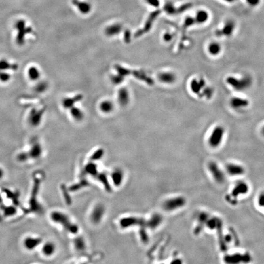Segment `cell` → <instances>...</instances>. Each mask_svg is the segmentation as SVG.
I'll list each match as a JSON object with an SVG mask.
<instances>
[{
    "label": "cell",
    "instance_id": "6da1fadb",
    "mask_svg": "<svg viewBox=\"0 0 264 264\" xmlns=\"http://www.w3.org/2000/svg\"><path fill=\"white\" fill-rule=\"evenodd\" d=\"M226 82L234 89L242 91L246 90L250 87L252 84V79L248 77L238 79L233 77H229L226 79Z\"/></svg>",
    "mask_w": 264,
    "mask_h": 264
},
{
    "label": "cell",
    "instance_id": "7a4b0ae2",
    "mask_svg": "<svg viewBox=\"0 0 264 264\" xmlns=\"http://www.w3.org/2000/svg\"><path fill=\"white\" fill-rule=\"evenodd\" d=\"M186 204V199L182 196L171 197L163 203V208L166 211L172 212L182 208Z\"/></svg>",
    "mask_w": 264,
    "mask_h": 264
},
{
    "label": "cell",
    "instance_id": "3957f363",
    "mask_svg": "<svg viewBox=\"0 0 264 264\" xmlns=\"http://www.w3.org/2000/svg\"><path fill=\"white\" fill-rule=\"evenodd\" d=\"M225 129L221 126H217L213 129L208 139V143L211 147L216 148L221 144L224 136Z\"/></svg>",
    "mask_w": 264,
    "mask_h": 264
},
{
    "label": "cell",
    "instance_id": "277c9868",
    "mask_svg": "<svg viewBox=\"0 0 264 264\" xmlns=\"http://www.w3.org/2000/svg\"><path fill=\"white\" fill-rule=\"evenodd\" d=\"M250 187L248 184L243 181L238 182L234 185L231 195L229 196L230 200H232L235 202L237 199L242 195H245L248 193Z\"/></svg>",
    "mask_w": 264,
    "mask_h": 264
},
{
    "label": "cell",
    "instance_id": "5b68a950",
    "mask_svg": "<svg viewBox=\"0 0 264 264\" xmlns=\"http://www.w3.org/2000/svg\"><path fill=\"white\" fill-rule=\"evenodd\" d=\"M208 169L212 177L217 183H223L226 181V176L221 168L215 162H210L208 165Z\"/></svg>",
    "mask_w": 264,
    "mask_h": 264
},
{
    "label": "cell",
    "instance_id": "8992f818",
    "mask_svg": "<svg viewBox=\"0 0 264 264\" xmlns=\"http://www.w3.org/2000/svg\"><path fill=\"white\" fill-rule=\"evenodd\" d=\"M226 172L232 177L240 176L245 173V168L236 163H229L226 167Z\"/></svg>",
    "mask_w": 264,
    "mask_h": 264
},
{
    "label": "cell",
    "instance_id": "52a82bcc",
    "mask_svg": "<svg viewBox=\"0 0 264 264\" xmlns=\"http://www.w3.org/2000/svg\"><path fill=\"white\" fill-rule=\"evenodd\" d=\"M42 243V239L39 237H26L24 239L23 244L24 247L28 251L36 249Z\"/></svg>",
    "mask_w": 264,
    "mask_h": 264
},
{
    "label": "cell",
    "instance_id": "ba28073f",
    "mask_svg": "<svg viewBox=\"0 0 264 264\" xmlns=\"http://www.w3.org/2000/svg\"><path fill=\"white\" fill-rule=\"evenodd\" d=\"M130 94L126 88L120 89L117 93V102L121 106H126L130 102Z\"/></svg>",
    "mask_w": 264,
    "mask_h": 264
},
{
    "label": "cell",
    "instance_id": "9c48e42d",
    "mask_svg": "<svg viewBox=\"0 0 264 264\" xmlns=\"http://www.w3.org/2000/svg\"><path fill=\"white\" fill-rule=\"evenodd\" d=\"M235 24L234 23L233 21H228L227 22L225 26H223V28L221 29V30H219L216 31V34L219 36H230L232 34L233 32L234 31V29H235Z\"/></svg>",
    "mask_w": 264,
    "mask_h": 264
},
{
    "label": "cell",
    "instance_id": "30bf717a",
    "mask_svg": "<svg viewBox=\"0 0 264 264\" xmlns=\"http://www.w3.org/2000/svg\"><path fill=\"white\" fill-rule=\"evenodd\" d=\"M206 86V82L203 79H194L190 83L191 91L196 94H200L202 89Z\"/></svg>",
    "mask_w": 264,
    "mask_h": 264
},
{
    "label": "cell",
    "instance_id": "8fae6325",
    "mask_svg": "<svg viewBox=\"0 0 264 264\" xmlns=\"http://www.w3.org/2000/svg\"><path fill=\"white\" fill-rule=\"evenodd\" d=\"M29 158L36 160L41 157L42 153V149L39 143H34L31 149L28 151Z\"/></svg>",
    "mask_w": 264,
    "mask_h": 264
},
{
    "label": "cell",
    "instance_id": "7c38bea8",
    "mask_svg": "<svg viewBox=\"0 0 264 264\" xmlns=\"http://www.w3.org/2000/svg\"><path fill=\"white\" fill-rule=\"evenodd\" d=\"M72 3L82 14H87L91 11V6L89 3L81 1L80 0H72Z\"/></svg>",
    "mask_w": 264,
    "mask_h": 264
},
{
    "label": "cell",
    "instance_id": "4fadbf2b",
    "mask_svg": "<svg viewBox=\"0 0 264 264\" xmlns=\"http://www.w3.org/2000/svg\"><path fill=\"white\" fill-rule=\"evenodd\" d=\"M158 79L165 84H172L176 80V75L170 72H162L158 75Z\"/></svg>",
    "mask_w": 264,
    "mask_h": 264
},
{
    "label": "cell",
    "instance_id": "5bb4252c",
    "mask_svg": "<svg viewBox=\"0 0 264 264\" xmlns=\"http://www.w3.org/2000/svg\"><path fill=\"white\" fill-rule=\"evenodd\" d=\"M122 26L121 24L116 23L109 25L105 28V33L107 36L113 37L118 35L122 31Z\"/></svg>",
    "mask_w": 264,
    "mask_h": 264
},
{
    "label": "cell",
    "instance_id": "9a60e30c",
    "mask_svg": "<svg viewBox=\"0 0 264 264\" xmlns=\"http://www.w3.org/2000/svg\"><path fill=\"white\" fill-rule=\"evenodd\" d=\"M231 106L234 109H240L249 105V102L245 98L233 97L231 100Z\"/></svg>",
    "mask_w": 264,
    "mask_h": 264
},
{
    "label": "cell",
    "instance_id": "2e32d148",
    "mask_svg": "<svg viewBox=\"0 0 264 264\" xmlns=\"http://www.w3.org/2000/svg\"><path fill=\"white\" fill-rule=\"evenodd\" d=\"M104 209L101 206H98L94 208L91 214V220L93 222L97 223L101 221V219L103 215Z\"/></svg>",
    "mask_w": 264,
    "mask_h": 264
},
{
    "label": "cell",
    "instance_id": "e0dca14e",
    "mask_svg": "<svg viewBox=\"0 0 264 264\" xmlns=\"http://www.w3.org/2000/svg\"><path fill=\"white\" fill-rule=\"evenodd\" d=\"M114 108V106L113 103L109 100H105L102 101L99 105V108L100 111L105 114L111 113L113 111Z\"/></svg>",
    "mask_w": 264,
    "mask_h": 264
},
{
    "label": "cell",
    "instance_id": "ac0fdd59",
    "mask_svg": "<svg viewBox=\"0 0 264 264\" xmlns=\"http://www.w3.org/2000/svg\"><path fill=\"white\" fill-rule=\"evenodd\" d=\"M55 245L52 242H48L44 244L42 248V252L45 256H51L55 252Z\"/></svg>",
    "mask_w": 264,
    "mask_h": 264
},
{
    "label": "cell",
    "instance_id": "d6986e66",
    "mask_svg": "<svg viewBox=\"0 0 264 264\" xmlns=\"http://www.w3.org/2000/svg\"><path fill=\"white\" fill-rule=\"evenodd\" d=\"M70 113L72 118L77 121H81L84 117V113L81 109L74 106L70 108Z\"/></svg>",
    "mask_w": 264,
    "mask_h": 264
},
{
    "label": "cell",
    "instance_id": "ffe728a7",
    "mask_svg": "<svg viewBox=\"0 0 264 264\" xmlns=\"http://www.w3.org/2000/svg\"><path fill=\"white\" fill-rule=\"evenodd\" d=\"M208 17L209 16L207 11H204V10H201V11L197 12L196 16L195 18L196 23L202 24L206 23L208 20Z\"/></svg>",
    "mask_w": 264,
    "mask_h": 264
},
{
    "label": "cell",
    "instance_id": "44dd1931",
    "mask_svg": "<svg viewBox=\"0 0 264 264\" xmlns=\"http://www.w3.org/2000/svg\"><path fill=\"white\" fill-rule=\"evenodd\" d=\"M81 96L80 95H78L75 97L68 98L64 99L62 102L63 107L65 108L70 109L74 106V104L75 103V102L79 101V100H81Z\"/></svg>",
    "mask_w": 264,
    "mask_h": 264
},
{
    "label": "cell",
    "instance_id": "7402d4cb",
    "mask_svg": "<svg viewBox=\"0 0 264 264\" xmlns=\"http://www.w3.org/2000/svg\"><path fill=\"white\" fill-rule=\"evenodd\" d=\"M162 221V218L160 215H154L149 222V226L151 228H156L160 226V223Z\"/></svg>",
    "mask_w": 264,
    "mask_h": 264
},
{
    "label": "cell",
    "instance_id": "603a6c76",
    "mask_svg": "<svg viewBox=\"0 0 264 264\" xmlns=\"http://www.w3.org/2000/svg\"><path fill=\"white\" fill-rule=\"evenodd\" d=\"M208 51L212 55H218L221 52V46L218 43H212L209 45Z\"/></svg>",
    "mask_w": 264,
    "mask_h": 264
},
{
    "label": "cell",
    "instance_id": "cb8c5ba5",
    "mask_svg": "<svg viewBox=\"0 0 264 264\" xmlns=\"http://www.w3.org/2000/svg\"><path fill=\"white\" fill-rule=\"evenodd\" d=\"M41 117H42L41 113L36 112L34 110V113H33L31 118L30 119V123L31 124V125L33 126H38L40 124V122H41Z\"/></svg>",
    "mask_w": 264,
    "mask_h": 264
},
{
    "label": "cell",
    "instance_id": "d4e9b609",
    "mask_svg": "<svg viewBox=\"0 0 264 264\" xmlns=\"http://www.w3.org/2000/svg\"><path fill=\"white\" fill-rule=\"evenodd\" d=\"M111 176L113 181L116 185H119L121 183L123 178V174L121 171H114V172L111 174Z\"/></svg>",
    "mask_w": 264,
    "mask_h": 264
},
{
    "label": "cell",
    "instance_id": "484cf974",
    "mask_svg": "<svg viewBox=\"0 0 264 264\" xmlns=\"http://www.w3.org/2000/svg\"><path fill=\"white\" fill-rule=\"evenodd\" d=\"M164 11L169 15H174L177 14V7L174 6V4L170 2L167 3L164 6Z\"/></svg>",
    "mask_w": 264,
    "mask_h": 264
},
{
    "label": "cell",
    "instance_id": "4316f807",
    "mask_svg": "<svg viewBox=\"0 0 264 264\" xmlns=\"http://www.w3.org/2000/svg\"><path fill=\"white\" fill-rule=\"evenodd\" d=\"M28 75L29 78L33 79V80H37L40 77V75H41L38 69L35 67H32L29 69Z\"/></svg>",
    "mask_w": 264,
    "mask_h": 264
},
{
    "label": "cell",
    "instance_id": "83f0119b",
    "mask_svg": "<svg viewBox=\"0 0 264 264\" xmlns=\"http://www.w3.org/2000/svg\"><path fill=\"white\" fill-rule=\"evenodd\" d=\"M29 158L28 152H22L19 153L17 155V160L19 162H26Z\"/></svg>",
    "mask_w": 264,
    "mask_h": 264
},
{
    "label": "cell",
    "instance_id": "f1b7e54d",
    "mask_svg": "<svg viewBox=\"0 0 264 264\" xmlns=\"http://www.w3.org/2000/svg\"><path fill=\"white\" fill-rule=\"evenodd\" d=\"M196 24L195 18L188 17H187L185 20V21H184L183 26L185 28H188V27H190L193 26V24Z\"/></svg>",
    "mask_w": 264,
    "mask_h": 264
},
{
    "label": "cell",
    "instance_id": "f546056e",
    "mask_svg": "<svg viewBox=\"0 0 264 264\" xmlns=\"http://www.w3.org/2000/svg\"><path fill=\"white\" fill-rule=\"evenodd\" d=\"M191 6H192V4L191 3H185L184 4H182V6L177 8V14H180V13H182L183 12H185L188 9L191 7Z\"/></svg>",
    "mask_w": 264,
    "mask_h": 264
},
{
    "label": "cell",
    "instance_id": "4dcf8cb0",
    "mask_svg": "<svg viewBox=\"0 0 264 264\" xmlns=\"http://www.w3.org/2000/svg\"><path fill=\"white\" fill-rule=\"evenodd\" d=\"M257 203L258 206L264 210V193L259 195L257 199Z\"/></svg>",
    "mask_w": 264,
    "mask_h": 264
},
{
    "label": "cell",
    "instance_id": "1f68e13d",
    "mask_svg": "<svg viewBox=\"0 0 264 264\" xmlns=\"http://www.w3.org/2000/svg\"><path fill=\"white\" fill-rule=\"evenodd\" d=\"M111 79L113 83L115 84H121V83L123 81L124 78L123 77H122L120 75L117 76V75L116 76H112Z\"/></svg>",
    "mask_w": 264,
    "mask_h": 264
},
{
    "label": "cell",
    "instance_id": "d6a6232c",
    "mask_svg": "<svg viewBox=\"0 0 264 264\" xmlns=\"http://www.w3.org/2000/svg\"><path fill=\"white\" fill-rule=\"evenodd\" d=\"M16 212V208L13 207H8L4 211V214L8 216H11L14 215Z\"/></svg>",
    "mask_w": 264,
    "mask_h": 264
},
{
    "label": "cell",
    "instance_id": "836d02e7",
    "mask_svg": "<svg viewBox=\"0 0 264 264\" xmlns=\"http://www.w3.org/2000/svg\"><path fill=\"white\" fill-rule=\"evenodd\" d=\"M146 1L148 4L154 7H158L160 4V0H146Z\"/></svg>",
    "mask_w": 264,
    "mask_h": 264
},
{
    "label": "cell",
    "instance_id": "e575fe53",
    "mask_svg": "<svg viewBox=\"0 0 264 264\" xmlns=\"http://www.w3.org/2000/svg\"><path fill=\"white\" fill-rule=\"evenodd\" d=\"M248 4L251 6H257L260 3L261 0H246Z\"/></svg>",
    "mask_w": 264,
    "mask_h": 264
},
{
    "label": "cell",
    "instance_id": "d590c367",
    "mask_svg": "<svg viewBox=\"0 0 264 264\" xmlns=\"http://www.w3.org/2000/svg\"><path fill=\"white\" fill-rule=\"evenodd\" d=\"M172 39V35L170 33H166L165 34V35H164V36H163L164 41L166 42H169V41H171Z\"/></svg>",
    "mask_w": 264,
    "mask_h": 264
},
{
    "label": "cell",
    "instance_id": "8d00e7d4",
    "mask_svg": "<svg viewBox=\"0 0 264 264\" xmlns=\"http://www.w3.org/2000/svg\"><path fill=\"white\" fill-rule=\"evenodd\" d=\"M4 169L0 167V180H1V179L4 177Z\"/></svg>",
    "mask_w": 264,
    "mask_h": 264
},
{
    "label": "cell",
    "instance_id": "74e56055",
    "mask_svg": "<svg viewBox=\"0 0 264 264\" xmlns=\"http://www.w3.org/2000/svg\"><path fill=\"white\" fill-rule=\"evenodd\" d=\"M224 1H226V2H228V3H231V2L233 1L234 0H224Z\"/></svg>",
    "mask_w": 264,
    "mask_h": 264
},
{
    "label": "cell",
    "instance_id": "f35d334b",
    "mask_svg": "<svg viewBox=\"0 0 264 264\" xmlns=\"http://www.w3.org/2000/svg\"><path fill=\"white\" fill-rule=\"evenodd\" d=\"M262 134H263V136H264V126L262 127Z\"/></svg>",
    "mask_w": 264,
    "mask_h": 264
},
{
    "label": "cell",
    "instance_id": "ab89813d",
    "mask_svg": "<svg viewBox=\"0 0 264 264\" xmlns=\"http://www.w3.org/2000/svg\"><path fill=\"white\" fill-rule=\"evenodd\" d=\"M2 201H3V199H2V197H1V196H0V204H1V203L2 202Z\"/></svg>",
    "mask_w": 264,
    "mask_h": 264
}]
</instances>
